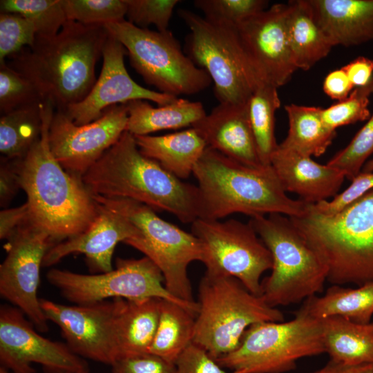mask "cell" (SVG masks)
Segmentation results:
<instances>
[{"mask_svg":"<svg viewBox=\"0 0 373 373\" xmlns=\"http://www.w3.org/2000/svg\"><path fill=\"white\" fill-rule=\"evenodd\" d=\"M40 107L41 137L27 155L19 159L18 170L30 218L50 236L55 245L88 228L98 207L82 178L66 171L53 156L48 134L54 106L45 100Z\"/></svg>","mask_w":373,"mask_h":373,"instance_id":"obj_1","label":"cell"},{"mask_svg":"<svg viewBox=\"0 0 373 373\" xmlns=\"http://www.w3.org/2000/svg\"><path fill=\"white\" fill-rule=\"evenodd\" d=\"M108 35L104 25L68 20L57 35L37 36L34 45L12 56L8 66L64 111L84 99L95 85V66Z\"/></svg>","mask_w":373,"mask_h":373,"instance_id":"obj_2","label":"cell"},{"mask_svg":"<svg viewBox=\"0 0 373 373\" xmlns=\"http://www.w3.org/2000/svg\"><path fill=\"white\" fill-rule=\"evenodd\" d=\"M92 195L126 198L167 211L184 223L199 218L197 186L186 183L144 155L133 135L119 139L82 177Z\"/></svg>","mask_w":373,"mask_h":373,"instance_id":"obj_3","label":"cell"},{"mask_svg":"<svg viewBox=\"0 0 373 373\" xmlns=\"http://www.w3.org/2000/svg\"><path fill=\"white\" fill-rule=\"evenodd\" d=\"M193 175L198 181V218L218 220L236 213L298 217L309 204L287 195L271 166L251 167L208 146Z\"/></svg>","mask_w":373,"mask_h":373,"instance_id":"obj_4","label":"cell"},{"mask_svg":"<svg viewBox=\"0 0 373 373\" xmlns=\"http://www.w3.org/2000/svg\"><path fill=\"white\" fill-rule=\"evenodd\" d=\"M327 268L332 285L373 281V189L343 210L289 218Z\"/></svg>","mask_w":373,"mask_h":373,"instance_id":"obj_5","label":"cell"},{"mask_svg":"<svg viewBox=\"0 0 373 373\" xmlns=\"http://www.w3.org/2000/svg\"><path fill=\"white\" fill-rule=\"evenodd\" d=\"M197 302L193 343L214 360L233 351L250 326L284 321L281 311L230 276L206 271Z\"/></svg>","mask_w":373,"mask_h":373,"instance_id":"obj_6","label":"cell"},{"mask_svg":"<svg viewBox=\"0 0 373 373\" xmlns=\"http://www.w3.org/2000/svg\"><path fill=\"white\" fill-rule=\"evenodd\" d=\"M249 222L271 255V274L261 283V296L270 306L298 303L323 291L327 268L289 217L270 213Z\"/></svg>","mask_w":373,"mask_h":373,"instance_id":"obj_7","label":"cell"},{"mask_svg":"<svg viewBox=\"0 0 373 373\" xmlns=\"http://www.w3.org/2000/svg\"><path fill=\"white\" fill-rule=\"evenodd\" d=\"M325 353L321 318L302 305L288 321L262 322L250 326L238 346L218 358L222 367L244 373H285L303 358Z\"/></svg>","mask_w":373,"mask_h":373,"instance_id":"obj_8","label":"cell"},{"mask_svg":"<svg viewBox=\"0 0 373 373\" xmlns=\"http://www.w3.org/2000/svg\"><path fill=\"white\" fill-rule=\"evenodd\" d=\"M190 30L184 52L211 79L219 103L247 104L264 82L251 62L236 26L212 22L185 9L178 11Z\"/></svg>","mask_w":373,"mask_h":373,"instance_id":"obj_9","label":"cell"},{"mask_svg":"<svg viewBox=\"0 0 373 373\" xmlns=\"http://www.w3.org/2000/svg\"><path fill=\"white\" fill-rule=\"evenodd\" d=\"M93 197L97 202L124 216L140 231L139 238L126 244L156 265L167 290L184 301L196 303L188 267L193 261L204 262V251L200 240L192 233L165 221L142 203L126 198Z\"/></svg>","mask_w":373,"mask_h":373,"instance_id":"obj_10","label":"cell"},{"mask_svg":"<svg viewBox=\"0 0 373 373\" xmlns=\"http://www.w3.org/2000/svg\"><path fill=\"white\" fill-rule=\"evenodd\" d=\"M104 26L124 46L133 68L158 92L178 97L199 93L212 84L169 30L141 28L126 19Z\"/></svg>","mask_w":373,"mask_h":373,"instance_id":"obj_11","label":"cell"},{"mask_svg":"<svg viewBox=\"0 0 373 373\" xmlns=\"http://www.w3.org/2000/svg\"><path fill=\"white\" fill-rule=\"evenodd\" d=\"M50 284L75 305H89L115 298H156L175 303L196 316L198 303L172 295L164 285L160 269L149 258H117L116 268L98 274H82L52 269L46 274Z\"/></svg>","mask_w":373,"mask_h":373,"instance_id":"obj_12","label":"cell"},{"mask_svg":"<svg viewBox=\"0 0 373 373\" xmlns=\"http://www.w3.org/2000/svg\"><path fill=\"white\" fill-rule=\"evenodd\" d=\"M191 233L202 244L207 272L233 276L261 296V277L271 270L272 258L249 222L198 218Z\"/></svg>","mask_w":373,"mask_h":373,"instance_id":"obj_13","label":"cell"},{"mask_svg":"<svg viewBox=\"0 0 373 373\" xmlns=\"http://www.w3.org/2000/svg\"><path fill=\"white\" fill-rule=\"evenodd\" d=\"M54 246L50 236L29 219L7 244V256L0 265L1 296L19 309L41 332L48 330L37 290L40 268Z\"/></svg>","mask_w":373,"mask_h":373,"instance_id":"obj_14","label":"cell"},{"mask_svg":"<svg viewBox=\"0 0 373 373\" xmlns=\"http://www.w3.org/2000/svg\"><path fill=\"white\" fill-rule=\"evenodd\" d=\"M125 104L107 108L101 117L77 125L63 111L54 113L49 128V144L56 160L68 172L82 177L126 131Z\"/></svg>","mask_w":373,"mask_h":373,"instance_id":"obj_15","label":"cell"},{"mask_svg":"<svg viewBox=\"0 0 373 373\" xmlns=\"http://www.w3.org/2000/svg\"><path fill=\"white\" fill-rule=\"evenodd\" d=\"M119 299L66 305L40 298V304L48 321L59 327L73 352L111 365L117 360L115 326Z\"/></svg>","mask_w":373,"mask_h":373,"instance_id":"obj_16","label":"cell"},{"mask_svg":"<svg viewBox=\"0 0 373 373\" xmlns=\"http://www.w3.org/2000/svg\"><path fill=\"white\" fill-rule=\"evenodd\" d=\"M17 307L0 309V361L13 373H35L32 363L43 365L53 373L87 371L82 357L66 344L41 336Z\"/></svg>","mask_w":373,"mask_h":373,"instance_id":"obj_17","label":"cell"},{"mask_svg":"<svg viewBox=\"0 0 373 373\" xmlns=\"http://www.w3.org/2000/svg\"><path fill=\"white\" fill-rule=\"evenodd\" d=\"M126 54L124 46L109 32L102 51L103 65L99 78L84 99L64 111L75 124L92 122L101 117L109 107L132 100L144 99L164 105L178 98L136 83L126 68Z\"/></svg>","mask_w":373,"mask_h":373,"instance_id":"obj_18","label":"cell"},{"mask_svg":"<svg viewBox=\"0 0 373 373\" xmlns=\"http://www.w3.org/2000/svg\"><path fill=\"white\" fill-rule=\"evenodd\" d=\"M287 12V3H275L236 26L256 72L276 88L287 83L297 70L288 41Z\"/></svg>","mask_w":373,"mask_h":373,"instance_id":"obj_19","label":"cell"},{"mask_svg":"<svg viewBox=\"0 0 373 373\" xmlns=\"http://www.w3.org/2000/svg\"><path fill=\"white\" fill-rule=\"evenodd\" d=\"M97 204L98 213L89 227L52 246L44 256L43 267H50L70 254H82L95 270L103 273L113 269L112 258L116 245L121 242L126 244L141 233L124 216Z\"/></svg>","mask_w":373,"mask_h":373,"instance_id":"obj_20","label":"cell"},{"mask_svg":"<svg viewBox=\"0 0 373 373\" xmlns=\"http://www.w3.org/2000/svg\"><path fill=\"white\" fill-rule=\"evenodd\" d=\"M192 127L208 147L229 158L251 167L266 166L258 155L248 103H219Z\"/></svg>","mask_w":373,"mask_h":373,"instance_id":"obj_21","label":"cell"},{"mask_svg":"<svg viewBox=\"0 0 373 373\" xmlns=\"http://www.w3.org/2000/svg\"><path fill=\"white\" fill-rule=\"evenodd\" d=\"M270 165L285 191L297 194L309 204L334 198L345 178L342 171L280 144L271 155Z\"/></svg>","mask_w":373,"mask_h":373,"instance_id":"obj_22","label":"cell"},{"mask_svg":"<svg viewBox=\"0 0 373 373\" xmlns=\"http://www.w3.org/2000/svg\"><path fill=\"white\" fill-rule=\"evenodd\" d=\"M314 17L334 46L373 40V0H308Z\"/></svg>","mask_w":373,"mask_h":373,"instance_id":"obj_23","label":"cell"},{"mask_svg":"<svg viewBox=\"0 0 373 373\" xmlns=\"http://www.w3.org/2000/svg\"><path fill=\"white\" fill-rule=\"evenodd\" d=\"M161 300L119 299L115 326L117 360L149 353L157 327Z\"/></svg>","mask_w":373,"mask_h":373,"instance_id":"obj_24","label":"cell"},{"mask_svg":"<svg viewBox=\"0 0 373 373\" xmlns=\"http://www.w3.org/2000/svg\"><path fill=\"white\" fill-rule=\"evenodd\" d=\"M134 137L144 155L156 161L180 180L193 174L195 164L207 147L204 139L193 127L163 135Z\"/></svg>","mask_w":373,"mask_h":373,"instance_id":"obj_25","label":"cell"},{"mask_svg":"<svg viewBox=\"0 0 373 373\" xmlns=\"http://www.w3.org/2000/svg\"><path fill=\"white\" fill-rule=\"evenodd\" d=\"M128 111L126 131L135 135H147L163 130L193 126L207 113L200 102L178 97L155 107L149 101L135 99L124 104Z\"/></svg>","mask_w":373,"mask_h":373,"instance_id":"obj_26","label":"cell"},{"mask_svg":"<svg viewBox=\"0 0 373 373\" xmlns=\"http://www.w3.org/2000/svg\"><path fill=\"white\" fill-rule=\"evenodd\" d=\"M287 31L294 64L298 69L309 70L325 58L334 47L317 22L308 0L287 3Z\"/></svg>","mask_w":373,"mask_h":373,"instance_id":"obj_27","label":"cell"},{"mask_svg":"<svg viewBox=\"0 0 373 373\" xmlns=\"http://www.w3.org/2000/svg\"><path fill=\"white\" fill-rule=\"evenodd\" d=\"M321 319L330 360L351 365L373 364V322L361 324L340 316Z\"/></svg>","mask_w":373,"mask_h":373,"instance_id":"obj_28","label":"cell"},{"mask_svg":"<svg viewBox=\"0 0 373 373\" xmlns=\"http://www.w3.org/2000/svg\"><path fill=\"white\" fill-rule=\"evenodd\" d=\"M303 305L317 318L340 316L357 323H370L373 316V281L356 288L333 285L323 295L304 300Z\"/></svg>","mask_w":373,"mask_h":373,"instance_id":"obj_29","label":"cell"},{"mask_svg":"<svg viewBox=\"0 0 373 373\" xmlns=\"http://www.w3.org/2000/svg\"><path fill=\"white\" fill-rule=\"evenodd\" d=\"M285 109L289 119V131L280 145L310 157L323 155L336 132L325 124L321 117L322 108L291 104L285 106Z\"/></svg>","mask_w":373,"mask_h":373,"instance_id":"obj_30","label":"cell"},{"mask_svg":"<svg viewBox=\"0 0 373 373\" xmlns=\"http://www.w3.org/2000/svg\"><path fill=\"white\" fill-rule=\"evenodd\" d=\"M195 318L184 307L162 299L157 327L149 353L175 364L193 342Z\"/></svg>","mask_w":373,"mask_h":373,"instance_id":"obj_31","label":"cell"},{"mask_svg":"<svg viewBox=\"0 0 373 373\" xmlns=\"http://www.w3.org/2000/svg\"><path fill=\"white\" fill-rule=\"evenodd\" d=\"M41 103L1 115L0 152L3 157L23 159L39 140L42 128Z\"/></svg>","mask_w":373,"mask_h":373,"instance_id":"obj_32","label":"cell"},{"mask_svg":"<svg viewBox=\"0 0 373 373\" xmlns=\"http://www.w3.org/2000/svg\"><path fill=\"white\" fill-rule=\"evenodd\" d=\"M278 88L262 83L248 102V114L258 155L264 166H271V157L278 147L275 137V114L280 106Z\"/></svg>","mask_w":373,"mask_h":373,"instance_id":"obj_33","label":"cell"},{"mask_svg":"<svg viewBox=\"0 0 373 373\" xmlns=\"http://www.w3.org/2000/svg\"><path fill=\"white\" fill-rule=\"evenodd\" d=\"M0 10L18 13L30 20L39 37L57 35L68 21L62 0H1Z\"/></svg>","mask_w":373,"mask_h":373,"instance_id":"obj_34","label":"cell"},{"mask_svg":"<svg viewBox=\"0 0 373 373\" xmlns=\"http://www.w3.org/2000/svg\"><path fill=\"white\" fill-rule=\"evenodd\" d=\"M36 85L26 76L0 63L1 115L45 101Z\"/></svg>","mask_w":373,"mask_h":373,"instance_id":"obj_35","label":"cell"},{"mask_svg":"<svg viewBox=\"0 0 373 373\" xmlns=\"http://www.w3.org/2000/svg\"><path fill=\"white\" fill-rule=\"evenodd\" d=\"M69 21L88 25H105L124 20L126 0H62Z\"/></svg>","mask_w":373,"mask_h":373,"instance_id":"obj_36","label":"cell"},{"mask_svg":"<svg viewBox=\"0 0 373 373\" xmlns=\"http://www.w3.org/2000/svg\"><path fill=\"white\" fill-rule=\"evenodd\" d=\"M194 5L207 19L222 25L236 26L267 9L265 0H195Z\"/></svg>","mask_w":373,"mask_h":373,"instance_id":"obj_37","label":"cell"},{"mask_svg":"<svg viewBox=\"0 0 373 373\" xmlns=\"http://www.w3.org/2000/svg\"><path fill=\"white\" fill-rule=\"evenodd\" d=\"M373 154V113L358 131L349 144L338 152L327 163L342 171L352 181Z\"/></svg>","mask_w":373,"mask_h":373,"instance_id":"obj_38","label":"cell"},{"mask_svg":"<svg viewBox=\"0 0 373 373\" xmlns=\"http://www.w3.org/2000/svg\"><path fill=\"white\" fill-rule=\"evenodd\" d=\"M37 37L34 24L14 12L0 13V63L17 54L25 46L32 47Z\"/></svg>","mask_w":373,"mask_h":373,"instance_id":"obj_39","label":"cell"},{"mask_svg":"<svg viewBox=\"0 0 373 373\" xmlns=\"http://www.w3.org/2000/svg\"><path fill=\"white\" fill-rule=\"evenodd\" d=\"M127 21L133 25L148 28L154 25L158 31L168 27L178 0H126Z\"/></svg>","mask_w":373,"mask_h":373,"instance_id":"obj_40","label":"cell"},{"mask_svg":"<svg viewBox=\"0 0 373 373\" xmlns=\"http://www.w3.org/2000/svg\"><path fill=\"white\" fill-rule=\"evenodd\" d=\"M369 97L360 94L354 88L345 99L321 109V117L325 124L336 131L340 126L368 119Z\"/></svg>","mask_w":373,"mask_h":373,"instance_id":"obj_41","label":"cell"},{"mask_svg":"<svg viewBox=\"0 0 373 373\" xmlns=\"http://www.w3.org/2000/svg\"><path fill=\"white\" fill-rule=\"evenodd\" d=\"M373 189V173L361 171L352 181L350 185L330 201L324 200L310 204L312 209L323 214L338 213Z\"/></svg>","mask_w":373,"mask_h":373,"instance_id":"obj_42","label":"cell"},{"mask_svg":"<svg viewBox=\"0 0 373 373\" xmlns=\"http://www.w3.org/2000/svg\"><path fill=\"white\" fill-rule=\"evenodd\" d=\"M175 373H244L227 372L202 347L191 343L175 363Z\"/></svg>","mask_w":373,"mask_h":373,"instance_id":"obj_43","label":"cell"},{"mask_svg":"<svg viewBox=\"0 0 373 373\" xmlns=\"http://www.w3.org/2000/svg\"><path fill=\"white\" fill-rule=\"evenodd\" d=\"M111 366L112 373H175L173 363L149 353L119 359Z\"/></svg>","mask_w":373,"mask_h":373,"instance_id":"obj_44","label":"cell"},{"mask_svg":"<svg viewBox=\"0 0 373 373\" xmlns=\"http://www.w3.org/2000/svg\"><path fill=\"white\" fill-rule=\"evenodd\" d=\"M18 160L1 159L0 164V204L8 206L21 189Z\"/></svg>","mask_w":373,"mask_h":373,"instance_id":"obj_45","label":"cell"},{"mask_svg":"<svg viewBox=\"0 0 373 373\" xmlns=\"http://www.w3.org/2000/svg\"><path fill=\"white\" fill-rule=\"evenodd\" d=\"M30 218V207L26 202L22 205L4 209L0 212V238L9 240L17 229Z\"/></svg>","mask_w":373,"mask_h":373,"instance_id":"obj_46","label":"cell"},{"mask_svg":"<svg viewBox=\"0 0 373 373\" xmlns=\"http://www.w3.org/2000/svg\"><path fill=\"white\" fill-rule=\"evenodd\" d=\"M323 88L331 99L341 101L347 98L354 89L343 68L329 73L325 77Z\"/></svg>","mask_w":373,"mask_h":373,"instance_id":"obj_47","label":"cell"},{"mask_svg":"<svg viewBox=\"0 0 373 373\" xmlns=\"http://www.w3.org/2000/svg\"><path fill=\"white\" fill-rule=\"evenodd\" d=\"M342 68L354 88L365 86L373 77V61L365 57H358Z\"/></svg>","mask_w":373,"mask_h":373,"instance_id":"obj_48","label":"cell"},{"mask_svg":"<svg viewBox=\"0 0 373 373\" xmlns=\"http://www.w3.org/2000/svg\"><path fill=\"white\" fill-rule=\"evenodd\" d=\"M308 373H373V364L351 365L330 360L325 366Z\"/></svg>","mask_w":373,"mask_h":373,"instance_id":"obj_49","label":"cell"},{"mask_svg":"<svg viewBox=\"0 0 373 373\" xmlns=\"http://www.w3.org/2000/svg\"><path fill=\"white\" fill-rule=\"evenodd\" d=\"M357 92L365 96L369 97L373 94V77L369 84L364 87L356 88Z\"/></svg>","mask_w":373,"mask_h":373,"instance_id":"obj_50","label":"cell"},{"mask_svg":"<svg viewBox=\"0 0 373 373\" xmlns=\"http://www.w3.org/2000/svg\"><path fill=\"white\" fill-rule=\"evenodd\" d=\"M362 169V172L373 173V158L367 161Z\"/></svg>","mask_w":373,"mask_h":373,"instance_id":"obj_51","label":"cell"},{"mask_svg":"<svg viewBox=\"0 0 373 373\" xmlns=\"http://www.w3.org/2000/svg\"><path fill=\"white\" fill-rule=\"evenodd\" d=\"M0 373H10V372L8 371V369H6V367H4L3 366H1V367H0Z\"/></svg>","mask_w":373,"mask_h":373,"instance_id":"obj_52","label":"cell"},{"mask_svg":"<svg viewBox=\"0 0 373 373\" xmlns=\"http://www.w3.org/2000/svg\"><path fill=\"white\" fill-rule=\"evenodd\" d=\"M60 373H88V371H82V372H60Z\"/></svg>","mask_w":373,"mask_h":373,"instance_id":"obj_53","label":"cell"}]
</instances>
